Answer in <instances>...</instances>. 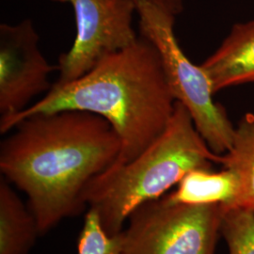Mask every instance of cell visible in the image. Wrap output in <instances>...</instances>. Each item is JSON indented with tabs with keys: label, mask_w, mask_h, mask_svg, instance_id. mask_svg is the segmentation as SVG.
<instances>
[{
	"label": "cell",
	"mask_w": 254,
	"mask_h": 254,
	"mask_svg": "<svg viewBox=\"0 0 254 254\" xmlns=\"http://www.w3.org/2000/svg\"><path fill=\"white\" fill-rule=\"evenodd\" d=\"M13 129L0 144V172L27 194L41 235L87 208L86 188L122 150L109 122L87 111L36 114Z\"/></svg>",
	"instance_id": "obj_1"
},
{
	"label": "cell",
	"mask_w": 254,
	"mask_h": 254,
	"mask_svg": "<svg viewBox=\"0 0 254 254\" xmlns=\"http://www.w3.org/2000/svg\"><path fill=\"white\" fill-rule=\"evenodd\" d=\"M175 103L158 50L139 35L131 46L104 57L89 73L53 85L41 100L0 120V133L36 114L91 112L106 119L120 137L122 150L114 164L118 165L135 158L163 133Z\"/></svg>",
	"instance_id": "obj_2"
},
{
	"label": "cell",
	"mask_w": 254,
	"mask_h": 254,
	"mask_svg": "<svg viewBox=\"0 0 254 254\" xmlns=\"http://www.w3.org/2000/svg\"><path fill=\"white\" fill-rule=\"evenodd\" d=\"M220 160L221 155L200 136L189 110L176 102L163 133L132 160L113 165L95 177L83 200L97 213L104 230L115 236L136 208L162 198L191 171L212 169Z\"/></svg>",
	"instance_id": "obj_3"
},
{
	"label": "cell",
	"mask_w": 254,
	"mask_h": 254,
	"mask_svg": "<svg viewBox=\"0 0 254 254\" xmlns=\"http://www.w3.org/2000/svg\"><path fill=\"white\" fill-rule=\"evenodd\" d=\"M136 15L140 35L151 41L160 54L174 99L189 110L209 148L220 155L227 153L236 127L224 108L214 100L208 75L184 53L174 33L175 16L146 0L136 2Z\"/></svg>",
	"instance_id": "obj_4"
},
{
	"label": "cell",
	"mask_w": 254,
	"mask_h": 254,
	"mask_svg": "<svg viewBox=\"0 0 254 254\" xmlns=\"http://www.w3.org/2000/svg\"><path fill=\"white\" fill-rule=\"evenodd\" d=\"M225 205L146 202L122 232L123 254H215Z\"/></svg>",
	"instance_id": "obj_5"
},
{
	"label": "cell",
	"mask_w": 254,
	"mask_h": 254,
	"mask_svg": "<svg viewBox=\"0 0 254 254\" xmlns=\"http://www.w3.org/2000/svg\"><path fill=\"white\" fill-rule=\"evenodd\" d=\"M73 7L76 35L70 50L59 59V80L54 85L73 81L107 55L135 43L133 26L136 14L134 0H52Z\"/></svg>",
	"instance_id": "obj_6"
},
{
	"label": "cell",
	"mask_w": 254,
	"mask_h": 254,
	"mask_svg": "<svg viewBox=\"0 0 254 254\" xmlns=\"http://www.w3.org/2000/svg\"><path fill=\"white\" fill-rule=\"evenodd\" d=\"M39 40L30 19L0 25V120L18 114L52 88L48 77L59 66L46 61Z\"/></svg>",
	"instance_id": "obj_7"
},
{
	"label": "cell",
	"mask_w": 254,
	"mask_h": 254,
	"mask_svg": "<svg viewBox=\"0 0 254 254\" xmlns=\"http://www.w3.org/2000/svg\"><path fill=\"white\" fill-rule=\"evenodd\" d=\"M215 94L247 83H254V19L237 23L217 50L200 64Z\"/></svg>",
	"instance_id": "obj_8"
},
{
	"label": "cell",
	"mask_w": 254,
	"mask_h": 254,
	"mask_svg": "<svg viewBox=\"0 0 254 254\" xmlns=\"http://www.w3.org/2000/svg\"><path fill=\"white\" fill-rule=\"evenodd\" d=\"M4 177L0 180V254H28L41 236L36 218Z\"/></svg>",
	"instance_id": "obj_9"
},
{
	"label": "cell",
	"mask_w": 254,
	"mask_h": 254,
	"mask_svg": "<svg viewBox=\"0 0 254 254\" xmlns=\"http://www.w3.org/2000/svg\"><path fill=\"white\" fill-rule=\"evenodd\" d=\"M238 191V178L231 170L223 168L220 172H213L212 169H196L188 173L176 190L167 196L176 203L232 207Z\"/></svg>",
	"instance_id": "obj_10"
},
{
	"label": "cell",
	"mask_w": 254,
	"mask_h": 254,
	"mask_svg": "<svg viewBox=\"0 0 254 254\" xmlns=\"http://www.w3.org/2000/svg\"><path fill=\"white\" fill-rule=\"evenodd\" d=\"M220 164L236 173L239 181L238 195L232 207L254 214V113H247L239 121L232 146L221 154Z\"/></svg>",
	"instance_id": "obj_11"
},
{
	"label": "cell",
	"mask_w": 254,
	"mask_h": 254,
	"mask_svg": "<svg viewBox=\"0 0 254 254\" xmlns=\"http://www.w3.org/2000/svg\"><path fill=\"white\" fill-rule=\"evenodd\" d=\"M220 236L226 242L229 254H254V214L240 207L226 206Z\"/></svg>",
	"instance_id": "obj_12"
},
{
	"label": "cell",
	"mask_w": 254,
	"mask_h": 254,
	"mask_svg": "<svg viewBox=\"0 0 254 254\" xmlns=\"http://www.w3.org/2000/svg\"><path fill=\"white\" fill-rule=\"evenodd\" d=\"M77 254H123L122 232L110 236L95 211L89 209L77 240Z\"/></svg>",
	"instance_id": "obj_13"
},
{
	"label": "cell",
	"mask_w": 254,
	"mask_h": 254,
	"mask_svg": "<svg viewBox=\"0 0 254 254\" xmlns=\"http://www.w3.org/2000/svg\"><path fill=\"white\" fill-rule=\"evenodd\" d=\"M135 2L140 0H134ZM148 2H151L155 6L159 7L160 9L168 11L169 13L173 14L175 17L180 14L185 9V4L188 0H146Z\"/></svg>",
	"instance_id": "obj_14"
}]
</instances>
